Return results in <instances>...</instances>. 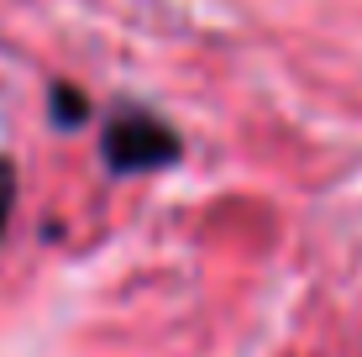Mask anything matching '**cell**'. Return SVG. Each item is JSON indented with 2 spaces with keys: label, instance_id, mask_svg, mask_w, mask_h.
I'll use <instances>...</instances> for the list:
<instances>
[{
  "label": "cell",
  "instance_id": "6da1fadb",
  "mask_svg": "<svg viewBox=\"0 0 362 357\" xmlns=\"http://www.w3.org/2000/svg\"><path fill=\"white\" fill-rule=\"evenodd\" d=\"M179 158V137L158 116H121L105 131V163L116 174H142V168H163Z\"/></svg>",
  "mask_w": 362,
  "mask_h": 357
},
{
  "label": "cell",
  "instance_id": "7a4b0ae2",
  "mask_svg": "<svg viewBox=\"0 0 362 357\" xmlns=\"http://www.w3.org/2000/svg\"><path fill=\"white\" fill-rule=\"evenodd\" d=\"M53 116H58V127H79L84 121V95L69 90V84H58L53 90Z\"/></svg>",
  "mask_w": 362,
  "mask_h": 357
},
{
  "label": "cell",
  "instance_id": "3957f363",
  "mask_svg": "<svg viewBox=\"0 0 362 357\" xmlns=\"http://www.w3.org/2000/svg\"><path fill=\"white\" fill-rule=\"evenodd\" d=\"M11 200H16V174H11V163H6V158H0V231H6Z\"/></svg>",
  "mask_w": 362,
  "mask_h": 357
}]
</instances>
